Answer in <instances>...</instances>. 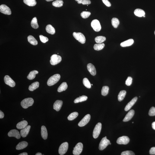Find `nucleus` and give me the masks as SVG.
I'll use <instances>...</instances> for the list:
<instances>
[{
	"mask_svg": "<svg viewBox=\"0 0 155 155\" xmlns=\"http://www.w3.org/2000/svg\"><path fill=\"white\" fill-rule=\"evenodd\" d=\"M60 78V76L59 74H54L48 80L47 84L48 86H51L54 85L59 81Z\"/></svg>",
	"mask_w": 155,
	"mask_h": 155,
	"instance_id": "nucleus-1",
	"label": "nucleus"
},
{
	"mask_svg": "<svg viewBox=\"0 0 155 155\" xmlns=\"http://www.w3.org/2000/svg\"><path fill=\"white\" fill-rule=\"evenodd\" d=\"M34 102L33 99L31 98H25L22 101L21 105L22 107L24 109H27L33 105Z\"/></svg>",
	"mask_w": 155,
	"mask_h": 155,
	"instance_id": "nucleus-2",
	"label": "nucleus"
},
{
	"mask_svg": "<svg viewBox=\"0 0 155 155\" xmlns=\"http://www.w3.org/2000/svg\"><path fill=\"white\" fill-rule=\"evenodd\" d=\"M73 35L75 38L82 44H84L86 42V38L84 35L81 33L74 32Z\"/></svg>",
	"mask_w": 155,
	"mask_h": 155,
	"instance_id": "nucleus-3",
	"label": "nucleus"
},
{
	"mask_svg": "<svg viewBox=\"0 0 155 155\" xmlns=\"http://www.w3.org/2000/svg\"><path fill=\"white\" fill-rule=\"evenodd\" d=\"M102 124L99 122L96 124L93 132V137L95 139L97 138L99 136L101 131Z\"/></svg>",
	"mask_w": 155,
	"mask_h": 155,
	"instance_id": "nucleus-4",
	"label": "nucleus"
},
{
	"mask_svg": "<svg viewBox=\"0 0 155 155\" xmlns=\"http://www.w3.org/2000/svg\"><path fill=\"white\" fill-rule=\"evenodd\" d=\"M62 60L61 56L57 54H54L51 56L50 63L51 65H55L60 62Z\"/></svg>",
	"mask_w": 155,
	"mask_h": 155,
	"instance_id": "nucleus-5",
	"label": "nucleus"
},
{
	"mask_svg": "<svg viewBox=\"0 0 155 155\" xmlns=\"http://www.w3.org/2000/svg\"><path fill=\"white\" fill-rule=\"evenodd\" d=\"M110 141L109 140L107 139V137H104L100 142L99 144V150H103L109 145Z\"/></svg>",
	"mask_w": 155,
	"mask_h": 155,
	"instance_id": "nucleus-6",
	"label": "nucleus"
},
{
	"mask_svg": "<svg viewBox=\"0 0 155 155\" xmlns=\"http://www.w3.org/2000/svg\"><path fill=\"white\" fill-rule=\"evenodd\" d=\"M91 25L95 31L99 32L101 30V26L99 20L97 19L93 20L91 22Z\"/></svg>",
	"mask_w": 155,
	"mask_h": 155,
	"instance_id": "nucleus-7",
	"label": "nucleus"
},
{
	"mask_svg": "<svg viewBox=\"0 0 155 155\" xmlns=\"http://www.w3.org/2000/svg\"><path fill=\"white\" fill-rule=\"evenodd\" d=\"M83 145L82 143H79L77 144L74 148L73 153L74 155H79L80 154L82 151Z\"/></svg>",
	"mask_w": 155,
	"mask_h": 155,
	"instance_id": "nucleus-8",
	"label": "nucleus"
},
{
	"mask_svg": "<svg viewBox=\"0 0 155 155\" xmlns=\"http://www.w3.org/2000/svg\"><path fill=\"white\" fill-rule=\"evenodd\" d=\"M68 147V143L67 142L62 143L59 147V153L61 155H64L66 153Z\"/></svg>",
	"mask_w": 155,
	"mask_h": 155,
	"instance_id": "nucleus-9",
	"label": "nucleus"
},
{
	"mask_svg": "<svg viewBox=\"0 0 155 155\" xmlns=\"http://www.w3.org/2000/svg\"><path fill=\"white\" fill-rule=\"evenodd\" d=\"M130 139L126 136L119 137L117 140V143L119 144H127L129 142Z\"/></svg>",
	"mask_w": 155,
	"mask_h": 155,
	"instance_id": "nucleus-10",
	"label": "nucleus"
},
{
	"mask_svg": "<svg viewBox=\"0 0 155 155\" xmlns=\"http://www.w3.org/2000/svg\"><path fill=\"white\" fill-rule=\"evenodd\" d=\"M0 12L3 14L10 15L11 14V9L6 5L2 4L0 6Z\"/></svg>",
	"mask_w": 155,
	"mask_h": 155,
	"instance_id": "nucleus-11",
	"label": "nucleus"
},
{
	"mask_svg": "<svg viewBox=\"0 0 155 155\" xmlns=\"http://www.w3.org/2000/svg\"><path fill=\"white\" fill-rule=\"evenodd\" d=\"M4 81L6 84L11 87H15L16 83L8 75H6L4 77Z\"/></svg>",
	"mask_w": 155,
	"mask_h": 155,
	"instance_id": "nucleus-12",
	"label": "nucleus"
},
{
	"mask_svg": "<svg viewBox=\"0 0 155 155\" xmlns=\"http://www.w3.org/2000/svg\"><path fill=\"white\" fill-rule=\"evenodd\" d=\"M90 119V115L89 114L86 115L78 124L80 127H83L88 123Z\"/></svg>",
	"mask_w": 155,
	"mask_h": 155,
	"instance_id": "nucleus-13",
	"label": "nucleus"
},
{
	"mask_svg": "<svg viewBox=\"0 0 155 155\" xmlns=\"http://www.w3.org/2000/svg\"><path fill=\"white\" fill-rule=\"evenodd\" d=\"M8 135L9 137H15L17 139H20L21 136L19 131L15 129L11 130L8 133Z\"/></svg>",
	"mask_w": 155,
	"mask_h": 155,
	"instance_id": "nucleus-14",
	"label": "nucleus"
},
{
	"mask_svg": "<svg viewBox=\"0 0 155 155\" xmlns=\"http://www.w3.org/2000/svg\"><path fill=\"white\" fill-rule=\"evenodd\" d=\"M137 99H138V97H137L133 98L126 106L124 109L125 110V111H127L131 109V107L135 104L136 102L137 101Z\"/></svg>",
	"mask_w": 155,
	"mask_h": 155,
	"instance_id": "nucleus-15",
	"label": "nucleus"
},
{
	"mask_svg": "<svg viewBox=\"0 0 155 155\" xmlns=\"http://www.w3.org/2000/svg\"><path fill=\"white\" fill-rule=\"evenodd\" d=\"M30 128L31 126L30 125H28L25 128L21 130L20 131V134L22 137L24 138L27 136L30 131Z\"/></svg>",
	"mask_w": 155,
	"mask_h": 155,
	"instance_id": "nucleus-16",
	"label": "nucleus"
},
{
	"mask_svg": "<svg viewBox=\"0 0 155 155\" xmlns=\"http://www.w3.org/2000/svg\"><path fill=\"white\" fill-rule=\"evenodd\" d=\"M87 68L89 72L92 75L94 76L96 74L95 68L92 64L89 63L88 64Z\"/></svg>",
	"mask_w": 155,
	"mask_h": 155,
	"instance_id": "nucleus-17",
	"label": "nucleus"
},
{
	"mask_svg": "<svg viewBox=\"0 0 155 155\" xmlns=\"http://www.w3.org/2000/svg\"><path fill=\"white\" fill-rule=\"evenodd\" d=\"M63 102L62 101L57 100L54 103L53 108L57 111H59L61 109L63 105Z\"/></svg>",
	"mask_w": 155,
	"mask_h": 155,
	"instance_id": "nucleus-18",
	"label": "nucleus"
},
{
	"mask_svg": "<svg viewBox=\"0 0 155 155\" xmlns=\"http://www.w3.org/2000/svg\"><path fill=\"white\" fill-rule=\"evenodd\" d=\"M134 114V111L133 110H131L129 111L125 115L123 120L124 122H127L129 121L132 118Z\"/></svg>",
	"mask_w": 155,
	"mask_h": 155,
	"instance_id": "nucleus-19",
	"label": "nucleus"
},
{
	"mask_svg": "<svg viewBox=\"0 0 155 155\" xmlns=\"http://www.w3.org/2000/svg\"><path fill=\"white\" fill-rule=\"evenodd\" d=\"M28 145V143L26 141H23L19 143L16 147L17 150H21L25 148Z\"/></svg>",
	"mask_w": 155,
	"mask_h": 155,
	"instance_id": "nucleus-20",
	"label": "nucleus"
},
{
	"mask_svg": "<svg viewBox=\"0 0 155 155\" xmlns=\"http://www.w3.org/2000/svg\"><path fill=\"white\" fill-rule=\"evenodd\" d=\"M134 42V41L133 39H130L121 43L120 46L123 47L129 46L132 45L133 44Z\"/></svg>",
	"mask_w": 155,
	"mask_h": 155,
	"instance_id": "nucleus-21",
	"label": "nucleus"
},
{
	"mask_svg": "<svg viewBox=\"0 0 155 155\" xmlns=\"http://www.w3.org/2000/svg\"><path fill=\"white\" fill-rule=\"evenodd\" d=\"M41 134L42 138L43 139L46 140L47 138L48 133L46 127L45 126H42L41 127Z\"/></svg>",
	"mask_w": 155,
	"mask_h": 155,
	"instance_id": "nucleus-22",
	"label": "nucleus"
},
{
	"mask_svg": "<svg viewBox=\"0 0 155 155\" xmlns=\"http://www.w3.org/2000/svg\"><path fill=\"white\" fill-rule=\"evenodd\" d=\"M28 123L27 121L23 120L18 123L17 125V128L18 129H22L25 128L27 126Z\"/></svg>",
	"mask_w": 155,
	"mask_h": 155,
	"instance_id": "nucleus-23",
	"label": "nucleus"
},
{
	"mask_svg": "<svg viewBox=\"0 0 155 155\" xmlns=\"http://www.w3.org/2000/svg\"><path fill=\"white\" fill-rule=\"evenodd\" d=\"M135 15L139 17H142L145 15V12L143 10L140 9H137L134 11Z\"/></svg>",
	"mask_w": 155,
	"mask_h": 155,
	"instance_id": "nucleus-24",
	"label": "nucleus"
},
{
	"mask_svg": "<svg viewBox=\"0 0 155 155\" xmlns=\"http://www.w3.org/2000/svg\"><path fill=\"white\" fill-rule=\"evenodd\" d=\"M46 30L47 32L50 34L54 35L55 33V30L51 24H48L46 26Z\"/></svg>",
	"mask_w": 155,
	"mask_h": 155,
	"instance_id": "nucleus-25",
	"label": "nucleus"
},
{
	"mask_svg": "<svg viewBox=\"0 0 155 155\" xmlns=\"http://www.w3.org/2000/svg\"><path fill=\"white\" fill-rule=\"evenodd\" d=\"M39 83L38 82H35L32 83L29 86V90L31 91H34L39 87Z\"/></svg>",
	"mask_w": 155,
	"mask_h": 155,
	"instance_id": "nucleus-26",
	"label": "nucleus"
},
{
	"mask_svg": "<svg viewBox=\"0 0 155 155\" xmlns=\"http://www.w3.org/2000/svg\"><path fill=\"white\" fill-rule=\"evenodd\" d=\"M28 42L31 44L36 46L38 44V42L33 36L30 35L27 38Z\"/></svg>",
	"mask_w": 155,
	"mask_h": 155,
	"instance_id": "nucleus-27",
	"label": "nucleus"
},
{
	"mask_svg": "<svg viewBox=\"0 0 155 155\" xmlns=\"http://www.w3.org/2000/svg\"><path fill=\"white\" fill-rule=\"evenodd\" d=\"M67 88H68V85L67 83L66 82L63 83L58 88V91L59 92H61L65 91L66 90Z\"/></svg>",
	"mask_w": 155,
	"mask_h": 155,
	"instance_id": "nucleus-28",
	"label": "nucleus"
},
{
	"mask_svg": "<svg viewBox=\"0 0 155 155\" xmlns=\"http://www.w3.org/2000/svg\"><path fill=\"white\" fill-rule=\"evenodd\" d=\"M38 73V72L36 70L30 72L27 76V78L30 80H33L36 77V74Z\"/></svg>",
	"mask_w": 155,
	"mask_h": 155,
	"instance_id": "nucleus-29",
	"label": "nucleus"
},
{
	"mask_svg": "<svg viewBox=\"0 0 155 155\" xmlns=\"http://www.w3.org/2000/svg\"><path fill=\"white\" fill-rule=\"evenodd\" d=\"M23 2L26 5L30 6H33L36 5V0H23Z\"/></svg>",
	"mask_w": 155,
	"mask_h": 155,
	"instance_id": "nucleus-30",
	"label": "nucleus"
},
{
	"mask_svg": "<svg viewBox=\"0 0 155 155\" xmlns=\"http://www.w3.org/2000/svg\"><path fill=\"white\" fill-rule=\"evenodd\" d=\"M126 92L125 90H122L120 92L118 96V100L119 101H122L125 98Z\"/></svg>",
	"mask_w": 155,
	"mask_h": 155,
	"instance_id": "nucleus-31",
	"label": "nucleus"
},
{
	"mask_svg": "<svg viewBox=\"0 0 155 155\" xmlns=\"http://www.w3.org/2000/svg\"><path fill=\"white\" fill-rule=\"evenodd\" d=\"M88 97L85 95H83L80 97L77 98L74 100V102L75 103H78L85 101L87 100Z\"/></svg>",
	"mask_w": 155,
	"mask_h": 155,
	"instance_id": "nucleus-32",
	"label": "nucleus"
},
{
	"mask_svg": "<svg viewBox=\"0 0 155 155\" xmlns=\"http://www.w3.org/2000/svg\"><path fill=\"white\" fill-rule=\"evenodd\" d=\"M31 27L34 29H37L39 28V25L37 23V19L36 17H35L32 19L31 23Z\"/></svg>",
	"mask_w": 155,
	"mask_h": 155,
	"instance_id": "nucleus-33",
	"label": "nucleus"
},
{
	"mask_svg": "<svg viewBox=\"0 0 155 155\" xmlns=\"http://www.w3.org/2000/svg\"><path fill=\"white\" fill-rule=\"evenodd\" d=\"M105 45L104 43L96 44L94 46V49L95 50L99 51L101 50L104 48Z\"/></svg>",
	"mask_w": 155,
	"mask_h": 155,
	"instance_id": "nucleus-34",
	"label": "nucleus"
},
{
	"mask_svg": "<svg viewBox=\"0 0 155 155\" xmlns=\"http://www.w3.org/2000/svg\"><path fill=\"white\" fill-rule=\"evenodd\" d=\"M106 37L103 36H97L95 39V42L97 43H101L106 40Z\"/></svg>",
	"mask_w": 155,
	"mask_h": 155,
	"instance_id": "nucleus-35",
	"label": "nucleus"
},
{
	"mask_svg": "<svg viewBox=\"0 0 155 155\" xmlns=\"http://www.w3.org/2000/svg\"><path fill=\"white\" fill-rule=\"evenodd\" d=\"M112 25L114 28H116L119 24V20L117 18H113L112 20Z\"/></svg>",
	"mask_w": 155,
	"mask_h": 155,
	"instance_id": "nucleus-36",
	"label": "nucleus"
},
{
	"mask_svg": "<svg viewBox=\"0 0 155 155\" xmlns=\"http://www.w3.org/2000/svg\"><path fill=\"white\" fill-rule=\"evenodd\" d=\"M63 1L62 0H57L52 3V5L56 7H60L63 6Z\"/></svg>",
	"mask_w": 155,
	"mask_h": 155,
	"instance_id": "nucleus-37",
	"label": "nucleus"
},
{
	"mask_svg": "<svg viewBox=\"0 0 155 155\" xmlns=\"http://www.w3.org/2000/svg\"><path fill=\"white\" fill-rule=\"evenodd\" d=\"M78 113L75 112L72 113L69 115L68 117V119L69 120H72L75 119L78 116Z\"/></svg>",
	"mask_w": 155,
	"mask_h": 155,
	"instance_id": "nucleus-38",
	"label": "nucleus"
},
{
	"mask_svg": "<svg viewBox=\"0 0 155 155\" xmlns=\"http://www.w3.org/2000/svg\"><path fill=\"white\" fill-rule=\"evenodd\" d=\"M109 87L107 86H104L102 87L101 94L102 95L106 96L109 92Z\"/></svg>",
	"mask_w": 155,
	"mask_h": 155,
	"instance_id": "nucleus-39",
	"label": "nucleus"
},
{
	"mask_svg": "<svg viewBox=\"0 0 155 155\" xmlns=\"http://www.w3.org/2000/svg\"><path fill=\"white\" fill-rule=\"evenodd\" d=\"M83 83L84 85L88 89H90L91 87V84L89 80L87 78H84L83 80Z\"/></svg>",
	"mask_w": 155,
	"mask_h": 155,
	"instance_id": "nucleus-40",
	"label": "nucleus"
},
{
	"mask_svg": "<svg viewBox=\"0 0 155 155\" xmlns=\"http://www.w3.org/2000/svg\"><path fill=\"white\" fill-rule=\"evenodd\" d=\"M78 4H82L83 5H89L91 4V2L89 0H75Z\"/></svg>",
	"mask_w": 155,
	"mask_h": 155,
	"instance_id": "nucleus-41",
	"label": "nucleus"
},
{
	"mask_svg": "<svg viewBox=\"0 0 155 155\" xmlns=\"http://www.w3.org/2000/svg\"><path fill=\"white\" fill-rule=\"evenodd\" d=\"M91 14V13L89 12L83 11L81 13V16L83 18H86L89 17Z\"/></svg>",
	"mask_w": 155,
	"mask_h": 155,
	"instance_id": "nucleus-42",
	"label": "nucleus"
},
{
	"mask_svg": "<svg viewBox=\"0 0 155 155\" xmlns=\"http://www.w3.org/2000/svg\"><path fill=\"white\" fill-rule=\"evenodd\" d=\"M39 38H40V40L42 43H46V42H48L49 40V39L46 36H44L42 35H40L39 36Z\"/></svg>",
	"mask_w": 155,
	"mask_h": 155,
	"instance_id": "nucleus-43",
	"label": "nucleus"
},
{
	"mask_svg": "<svg viewBox=\"0 0 155 155\" xmlns=\"http://www.w3.org/2000/svg\"><path fill=\"white\" fill-rule=\"evenodd\" d=\"M149 115L150 116H155V107H151L150 108L149 113Z\"/></svg>",
	"mask_w": 155,
	"mask_h": 155,
	"instance_id": "nucleus-44",
	"label": "nucleus"
},
{
	"mask_svg": "<svg viewBox=\"0 0 155 155\" xmlns=\"http://www.w3.org/2000/svg\"><path fill=\"white\" fill-rule=\"evenodd\" d=\"M132 78L131 77H128L125 81V84L127 86H130L132 83Z\"/></svg>",
	"mask_w": 155,
	"mask_h": 155,
	"instance_id": "nucleus-45",
	"label": "nucleus"
},
{
	"mask_svg": "<svg viewBox=\"0 0 155 155\" xmlns=\"http://www.w3.org/2000/svg\"><path fill=\"white\" fill-rule=\"evenodd\" d=\"M135 155L133 152L130 150L123 152L121 154V155Z\"/></svg>",
	"mask_w": 155,
	"mask_h": 155,
	"instance_id": "nucleus-46",
	"label": "nucleus"
},
{
	"mask_svg": "<svg viewBox=\"0 0 155 155\" xmlns=\"http://www.w3.org/2000/svg\"><path fill=\"white\" fill-rule=\"evenodd\" d=\"M102 1L106 6L110 7L111 6V4L108 0H102Z\"/></svg>",
	"mask_w": 155,
	"mask_h": 155,
	"instance_id": "nucleus-47",
	"label": "nucleus"
},
{
	"mask_svg": "<svg viewBox=\"0 0 155 155\" xmlns=\"http://www.w3.org/2000/svg\"><path fill=\"white\" fill-rule=\"evenodd\" d=\"M149 153L150 155H155V147H153L150 149Z\"/></svg>",
	"mask_w": 155,
	"mask_h": 155,
	"instance_id": "nucleus-48",
	"label": "nucleus"
},
{
	"mask_svg": "<svg viewBox=\"0 0 155 155\" xmlns=\"http://www.w3.org/2000/svg\"><path fill=\"white\" fill-rule=\"evenodd\" d=\"M4 117V114L1 110L0 111V118L2 119Z\"/></svg>",
	"mask_w": 155,
	"mask_h": 155,
	"instance_id": "nucleus-49",
	"label": "nucleus"
},
{
	"mask_svg": "<svg viewBox=\"0 0 155 155\" xmlns=\"http://www.w3.org/2000/svg\"><path fill=\"white\" fill-rule=\"evenodd\" d=\"M152 126L153 129L155 130V122L153 123L152 124Z\"/></svg>",
	"mask_w": 155,
	"mask_h": 155,
	"instance_id": "nucleus-50",
	"label": "nucleus"
},
{
	"mask_svg": "<svg viewBox=\"0 0 155 155\" xmlns=\"http://www.w3.org/2000/svg\"><path fill=\"white\" fill-rule=\"evenodd\" d=\"M28 154L26 152H24L20 153V154L19 155H28Z\"/></svg>",
	"mask_w": 155,
	"mask_h": 155,
	"instance_id": "nucleus-51",
	"label": "nucleus"
},
{
	"mask_svg": "<svg viewBox=\"0 0 155 155\" xmlns=\"http://www.w3.org/2000/svg\"><path fill=\"white\" fill-rule=\"evenodd\" d=\"M42 155V153L39 152L36 153V155Z\"/></svg>",
	"mask_w": 155,
	"mask_h": 155,
	"instance_id": "nucleus-52",
	"label": "nucleus"
},
{
	"mask_svg": "<svg viewBox=\"0 0 155 155\" xmlns=\"http://www.w3.org/2000/svg\"><path fill=\"white\" fill-rule=\"evenodd\" d=\"M46 0L47 1H50L54 0Z\"/></svg>",
	"mask_w": 155,
	"mask_h": 155,
	"instance_id": "nucleus-53",
	"label": "nucleus"
},
{
	"mask_svg": "<svg viewBox=\"0 0 155 155\" xmlns=\"http://www.w3.org/2000/svg\"><path fill=\"white\" fill-rule=\"evenodd\" d=\"M111 143H109V144L110 145H111Z\"/></svg>",
	"mask_w": 155,
	"mask_h": 155,
	"instance_id": "nucleus-54",
	"label": "nucleus"
},
{
	"mask_svg": "<svg viewBox=\"0 0 155 155\" xmlns=\"http://www.w3.org/2000/svg\"><path fill=\"white\" fill-rule=\"evenodd\" d=\"M143 17H145V15H144V16H143Z\"/></svg>",
	"mask_w": 155,
	"mask_h": 155,
	"instance_id": "nucleus-55",
	"label": "nucleus"
},
{
	"mask_svg": "<svg viewBox=\"0 0 155 155\" xmlns=\"http://www.w3.org/2000/svg\"><path fill=\"white\" fill-rule=\"evenodd\" d=\"M91 85L93 86V84H91Z\"/></svg>",
	"mask_w": 155,
	"mask_h": 155,
	"instance_id": "nucleus-56",
	"label": "nucleus"
},
{
	"mask_svg": "<svg viewBox=\"0 0 155 155\" xmlns=\"http://www.w3.org/2000/svg\"><path fill=\"white\" fill-rule=\"evenodd\" d=\"M154 33H155V31Z\"/></svg>",
	"mask_w": 155,
	"mask_h": 155,
	"instance_id": "nucleus-57",
	"label": "nucleus"
},
{
	"mask_svg": "<svg viewBox=\"0 0 155 155\" xmlns=\"http://www.w3.org/2000/svg\"><path fill=\"white\" fill-rule=\"evenodd\" d=\"M134 123V122H132V123Z\"/></svg>",
	"mask_w": 155,
	"mask_h": 155,
	"instance_id": "nucleus-58",
	"label": "nucleus"
}]
</instances>
